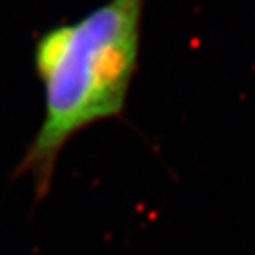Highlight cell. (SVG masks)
I'll return each mask as SVG.
<instances>
[{"instance_id": "cell-1", "label": "cell", "mask_w": 255, "mask_h": 255, "mask_svg": "<svg viewBox=\"0 0 255 255\" xmlns=\"http://www.w3.org/2000/svg\"><path fill=\"white\" fill-rule=\"evenodd\" d=\"M145 5L147 0H105L34 41L43 119L14 175H27L37 200L48 195L60 154L76 135L123 116L138 71Z\"/></svg>"}]
</instances>
